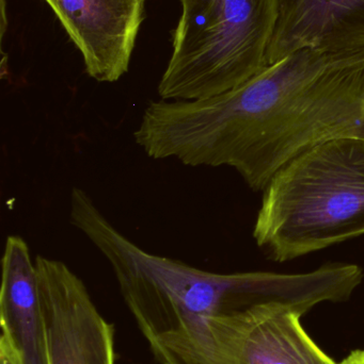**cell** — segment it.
I'll use <instances>...</instances> for the list:
<instances>
[{"instance_id": "1", "label": "cell", "mask_w": 364, "mask_h": 364, "mask_svg": "<svg viewBox=\"0 0 364 364\" xmlns=\"http://www.w3.org/2000/svg\"><path fill=\"white\" fill-rule=\"evenodd\" d=\"M364 117V47L303 49L214 97L154 100L135 130L155 160L229 166L254 191L303 151L356 136Z\"/></svg>"}, {"instance_id": "2", "label": "cell", "mask_w": 364, "mask_h": 364, "mask_svg": "<svg viewBox=\"0 0 364 364\" xmlns=\"http://www.w3.org/2000/svg\"><path fill=\"white\" fill-rule=\"evenodd\" d=\"M85 235L110 264L139 331L160 364H230L212 327L216 314L246 311L254 272L219 274L150 254L105 215Z\"/></svg>"}, {"instance_id": "3", "label": "cell", "mask_w": 364, "mask_h": 364, "mask_svg": "<svg viewBox=\"0 0 364 364\" xmlns=\"http://www.w3.org/2000/svg\"><path fill=\"white\" fill-rule=\"evenodd\" d=\"M364 235V138L341 136L303 151L263 190L254 237L286 262Z\"/></svg>"}, {"instance_id": "4", "label": "cell", "mask_w": 364, "mask_h": 364, "mask_svg": "<svg viewBox=\"0 0 364 364\" xmlns=\"http://www.w3.org/2000/svg\"><path fill=\"white\" fill-rule=\"evenodd\" d=\"M173 51L158 85L165 100L231 91L269 66L278 0H180Z\"/></svg>"}, {"instance_id": "5", "label": "cell", "mask_w": 364, "mask_h": 364, "mask_svg": "<svg viewBox=\"0 0 364 364\" xmlns=\"http://www.w3.org/2000/svg\"><path fill=\"white\" fill-rule=\"evenodd\" d=\"M49 364H115V327L83 280L56 259L36 256Z\"/></svg>"}, {"instance_id": "6", "label": "cell", "mask_w": 364, "mask_h": 364, "mask_svg": "<svg viewBox=\"0 0 364 364\" xmlns=\"http://www.w3.org/2000/svg\"><path fill=\"white\" fill-rule=\"evenodd\" d=\"M83 55L85 72L115 82L128 72L145 0H45Z\"/></svg>"}, {"instance_id": "7", "label": "cell", "mask_w": 364, "mask_h": 364, "mask_svg": "<svg viewBox=\"0 0 364 364\" xmlns=\"http://www.w3.org/2000/svg\"><path fill=\"white\" fill-rule=\"evenodd\" d=\"M299 312L286 307L216 314L212 327L230 364H339L310 337Z\"/></svg>"}, {"instance_id": "8", "label": "cell", "mask_w": 364, "mask_h": 364, "mask_svg": "<svg viewBox=\"0 0 364 364\" xmlns=\"http://www.w3.org/2000/svg\"><path fill=\"white\" fill-rule=\"evenodd\" d=\"M1 269L0 346L16 364H49L36 261L19 235L6 237Z\"/></svg>"}, {"instance_id": "9", "label": "cell", "mask_w": 364, "mask_h": 364, "mask_svg": "<svg viewBox=\"0 0 364 364\" xmlns=\"http://www.w3.org/2000/svg\"><path fill=\"white\" fill-rule=\"evenodd\" d=\"M364 47V0H278L269 65L303 49L339 51Z\"/></svg>"}, {"instance_id": "10", "label": "cell", "mask_w": 364, "mask_h": 364, "mask_svg": "<svg viewBox=\"0 0 364 364\" xmlns=\"http://www.w3.org/2000/svg\"><path fill=\"white\" fill-rule=\"evenodd\" d=\"M339 364H364V348L353 350Z\"/></svg>"}, {"instance_id": "11", "label": "cell", "mask_w": 364, "mask_h": 364, "mask_svg": "<svg viewBox=\"0 0 364 364\" xmlns=\"http://www.w3.org/2000/svg\"><path fill=\"white\" fill-rule=\"evenodd\" d=\"M0 364H16L10 353L0 346Z\"/></svg>"}, {"instance_id": "12", "label": "cell", "mask_w": 364, "mask_h": 364, "mask_svg": "<svg viewBox=\"0 0 364 364\" xmlns=\"http://www.w3.org/2000/svg\"><path fill=\"white\" fill-rule=\"evenodd\" d=\"M356 136L364 138V117L363 121H361L360 126H359L358 130H357Z\"/></svg>"}]
</instances>
